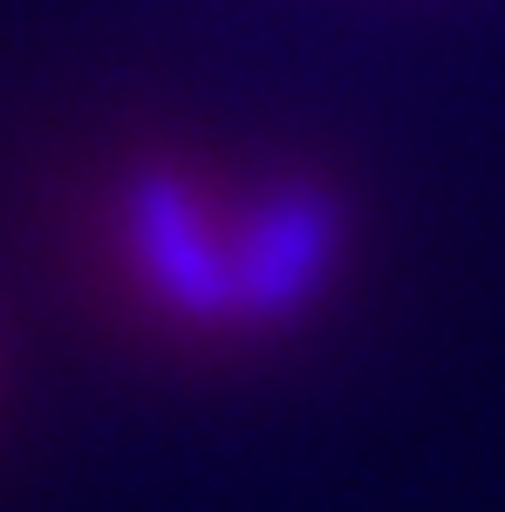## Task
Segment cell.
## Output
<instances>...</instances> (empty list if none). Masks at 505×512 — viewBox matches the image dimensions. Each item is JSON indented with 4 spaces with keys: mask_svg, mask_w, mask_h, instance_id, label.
Returning <instances> with one entry per match:
<instances>
[{
    "mask_svg": "<svg viewBox=\"0 0 505 512\" xmlns=\"http://www.w3.org/2000/svg\"><path fill=\"white\" fill-rule=\"evenodd\" d=\"M89 246L123 315L178 349H267L342 294L355 205L294 164L178 151L96 198Z\"/></svg>",
    "mask_w": 505,
    "mask_h": 512,
    "instance_id": "6da1fadb",
    "label": "cell"
}]
</instances>
